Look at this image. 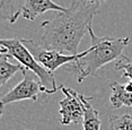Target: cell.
<instances>
[{"instance_id":"1","label":"cell","mask_w":132,"mask_h":130,"mask_svg":"<svg viewBox=\"0 0 132 130\" xmlns=\"http://www.w3.org/2000/svg\"><path fill=\"white\" fill-rule=\"evenodd\" d=\"M100 14V6L84 0H72L65 11H58L41 24L43 34L41 44L62 54L77 56L81 39L88 33L94 17Z\"/></svg>"},{"instance_id":"2","label":"cell","mask_w":132,"mask_h":130,"mask_svg":"<svg viewBox=\"0 0 132 130\" xmlns=\"http://www.w3.org/2000/svg\"><path fill=\"white\" fill-rule=\"evenodd\" d=\"M92 47L84 58L70 63V69L76 74L77 81L81 84L86 78L96 76L102 67L123 57V50L128 47L130 37L115 39L112 36H97L93 26L88 27Z\"/></svg>"},{"instance_id":"3","label":"cell","mask_w":132,"mask_h":130,"mask_svg":"<svg viewBox=\"0 0 132 130\" xmlns=\"http://www.w3.org/2000/svg\"><path fill=\"white\" fill-rule=\"evenodd\" d=\"M0 44H1L0 53H6L10 58H15L27 70H32L38 77V81L42 85V93L43 94L51 95L60 89V86L56 85L53 72L47 70L46 68H44L35 60L32 53L24 47L22 40H18V39H1Z\"/></svg>"},{"instance_id":"4","label":"cell","mask_w":132,"mask_h":130,"mask_svg":"<svg viewBox=\"0 0 132 130\" xmlns=\"http://www.w3.org/2000/svg\"><path fill=\"white\" fill-rule=\"evenodd\" d=\"M24 47L27 49L32 56L35 58V60L42 65L44 68L51 72L55 71L58 68L61 66L67 65V63H72L77 60L84 58L87 53H88V49L86 51H82L77 56H69V54H62L54 50H49L44 48L42 44L36 43L33 40H27V39H20Z\"/></svg>"},{"instance_id":"5","label":"cell","mask_w":132,"mask_h":130,"mask_svg":"<svg viewBox=\"0 0 132 130\" xmlns=\"http://www.w3.org/2000/svg\"><path fill=\"white\" fill-rule=\"evenodd\" d=\"M60 89L64 94V97L59 102L60 104V122L63 126L71 123H79L84 120V105L80 100V94L72 88H67L60 85Z\"/></svg>"},{"instance_id":"6","label":"cell","mask_w":132,"mask_h":130,"mask_svg":"<svg viewBox=\"0 0 132 130\" xmlns=\"http://www.w3.org/2000/svg\"><path fill=\"white\" fill-rule=\"evenodd\" d=\"M22 74L23 80L1 97V111L4 110V106L6 104H11L15 102L24 101V100H32L34 102L37 101L38 94L42 93L41 83L34 80L31 76H28L27 69H25Z\"/></svg>"},{"instance_id":"7","label":"cell","mask_w":132,"mask_h":130,"mask_svg":"<svg viewBox=\"0 0 132 130\" xmlns=\"http://www.w3.org/2000/svg\"><path fill=\"white\" fill-rule=\"evenodd\" d=\"M47 10H55L58 13V11H65L67 8L56 5L52 0H23L20 7L22 16L28 20H34L37 16L44 14Z\"/></svg>"},{"instance_id":"8","label":"cell","mask_w":132,"mask_h":130,"mask_svg":"<svg viewBox=\"0 0 132 130\" xmlns=\"http://www.w3.org/2000/svg\"><path fill=\"white\" fill-rule=\"evenodd\" d=\"M80 100L84 105V130H101V119L98 116V111L95 110L90 104L92 98L80 94Z\"/></svg>"},{"instance_id":"9","label":"cell","mask_w":132,"mask_h":130,"mask_svg":"<svg viewBox=\"0 0 132 130\" xmlns=\"http://www.w3.org/2000/svg\"><path fill=\"white\" fill-rule=\"evenodd\" d=\"M110 87L112 89L110 102L114 109H120L122 106L132 108V93L125 89L124 84L113 81L110 84Z\"/></svg>"},{"instance_id":"10","label":"cell","mask_w":132,"mask_h":130,"mask_svg":"<svg viewBox=\"0 0 132 130\" xmlns=\"http://www.w3.org/2000/svg\"><path fill=\"white\" fill-rule=\"evenodd\" d=\"M10 57L6 53H0V86H5L8 80L14 77L16 72H23L25 67L23 65H14L9 61Z\"/></svg>"},{"instance_id":"11","label":"cell","mask_w":132,"mask_h":130,"mask_svg":"<svg viewBox=\"0 0 132 130\" xmlns=\"http://www.w3.org/2000/svg\"><path fill=\"white\" fill-rule=\"evenodd\" d=\"M19 15H22L20 9L15 10V5L13 0H0V20H8L10 24H14L17 20Z\"/></svg>"},{"instance_id":"12","label":"cell","mask_w":132,"mask_h":130,"mask_svg":"<svg viewBox=\"0 0 132 130\" xmlns=\"http://www.w3.org/2000/svg\"><path fill=\"white\" fill-rule=\"evenodd\" d=\"M110 130H132V116L112 114L110 117Z\"/></svg>"},{"instance_id":"13","label":"cell","mask_w":132,"mask_h":130,"mask_svg":"<svg viewBox=\"0 0 132 130\" xmlns=\"http://www.w3.org/2000/svg\"><path fill=\"white\" fill-rule=\"evenodd\" d=\"M114 68L116 71H122V77L132 80V60L130 58L123 56L116 61Z\"/></svg>"},{"instance_id":"14","label":"cell","mask_w":132,"mask_h":130,"mask_svg":"<svg viewBox=\"0 0 132 130\" xmlns=\"http://www.w3.org/2000/svg\"><path fill=\"white\" fill-rule=\"evenodd\" d=\"M84 1H88V2H93V4H95V5H102V4H104L106 0H84Z\"/></svg>"},{"instance_id":"15","label":"cell","mask_w":132,"mask_h":130,"mask_svg":"<svg viewBox=\"0 0 132 130\" xmlns=\"http://www.w3.org/2000/svg\"><path fill=\"white\" fill-rule=\"evenodd\" d=\"M124 85H125V89H127L128 92H131L132 93V80H130L127 84H124Z\"/></svg>"}]
</instances>
